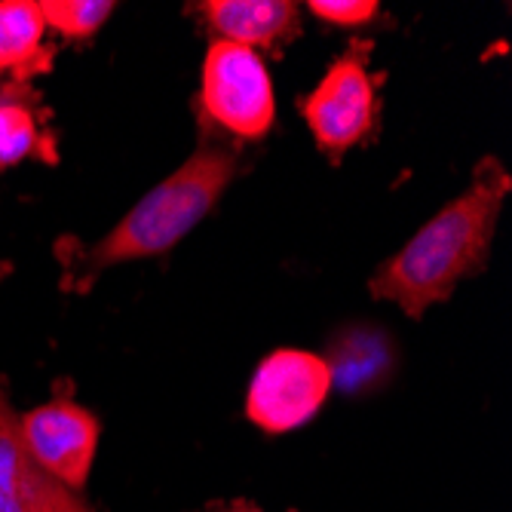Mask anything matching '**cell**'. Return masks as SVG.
Instances as JSON below:
<instances>
[{
  "label": "cell",
  "instance_id": "7a4b0ae2",
  "mask_svg": "<svg viewBox=\"0 0 512 512\" xmlns=\"http://www.w3.org/2000/svg\"><path fill=\"white\" fill-rule=\"evenodd\" d=\"M203 132L206 135L197 151L151 194L138 200L135 209L114 224L108 237H102L96 246H74L71 255H62V289L83 295L99 279V273L169 252L212 212L227 184L237 178L240 151L230 138H218L209 129Z\"/></svg>",
  "mask_w": 512,
  "mask_h": 512
},
{
  "label": "cell",
  "instance_id": "8fae6325",
  "mask_svg": "<svg viewBox=\"0 0 512 512\" xmlns=\"http://www.w3.org/2000/svg\"><path fill=\"white\" fill-rule=\"evenodd\" d=\"M393 353V341L375 325H350L332 341L329 356L322 359L329 365L332 387L341 393H365L390 378L396 362Z\"/></svg>",
  "mask_w": 512,
  "mask_h": 512
},
{
  "label": "cell",
  "instance_id": "52a82bcc",
  "mask_svg": "<svg viewBox=\"0 0 512 512\" xmlns=\"http://www.w3.org/2000/svg\"><path fill=\"white\" fill-rule=\"evenodd\" d=\"M0 512H96L31 457L7 384H0Z\"/></svg>",
  "mask_w": 512,
  "mask_h": 512
},
{
  "label": "cell",
  "instance_id": "7c38bea8",
  "mask_svg": "<svg viewBox=\"0 0 512 512\" xmlns=\"http://www.w3.org/2000/svg\"><path fill=\"white\" fill-rule=\"evenodd\" d=\"M114 13V4L102 0H43L40 16L56 34L68 40H86L96 34Z\"/></svg>",
  "mask_w": 512,
  "mask_h": 512
},
{
  "label": "cell",
  "instance_id": "3957f363",
  "mask_svg": "<svg viewBox=\"0 0 512 512\" xmlns=\"http://www.w3.org/2000/svg\"><path fill=\"white\" fill-rule=\"evenodd\" d=\"M197 117L203 129L230 142H258L276 120V96L267 65L237 43L212 40L203 62Z\"/></svg>",
  "mask_w": 512,
  "mask_h": 512
},
{
  "label": "cell",
  "instance_id": "8992f818",
  "mask_svg": "<svg viewBox=\"0 0 512 512\" xmlns=\"http://www.w3.org/2000/svg\"><path fill=\"white\" fill-rule=\"evenodd\" d=\"M19 427L31 457L40 467L59 485L80 494L89 482L99 451V417L74 399H53L19 417Z\"/></svg>",
  "mask_w": 512,
  "mask_h": 512
},
{
  "label": "cell",
  "instance_id": "30bf717a",
  "mask_svg": "<svg viewBox=\"0 0 512 512\" xmlns=\"http://www.w3.org/2000/svg\"><path fill=\"white\" fill-rule=\"evenodd\" d=\"M46 22L34 0H0V77L31 83L53 71L56 46L43 40Z\"/></svg>",
  "mask_w": 512,
  "mask_h": 512
},
{
  "label": "cell",
  "instance_id": "5bb4252c",
  "mask_svg": "<svg viewBox=\"0 0 512 512\" xmlns=\"http://www.w3.org/2000/svg\"><path fill=\"white\" fill-rule=\"evenodd\" d=\"M218 512H261V509H255V506H249V503H230V506H224V509H218Z\"/></svg>",
  "mask_w": 512,
  "mask_h": 512
},
{
  "label": "cell",
  "instance_id": "9a60e30c",
  "mask_svg": "<svg viewBox=\"0 0 512 512\" xmlns=\"http://www.w3.org/2000/svg\"><path fill=\"white\" fill-rule=\"evenodd\" d=\"M13 273V264L10 261H4V258H0V283H4V279Z\"/></svg>",
  "mask_w": 512,
  "mask_h": 512
},
{
  "label": "cell",
  "instance_id": "5b68a950",
  "mask_svg": "<svg viewBox=\"0 0 512 512\" xmlns=\"http://www.w3.org/2000/svg\"><path fill=\"white\" fill-rule=\"evenodd\" d=\"M332 393V375L322 356L310 350H276L255 368L246 417L264 433H289L304 427Z\"/></svg>",
  "mask_w": 512,
  "mask_h": 512
},
{
  "label": "cell",
  "instance_id": "277c9868",
  "mask_svg": "<svg viewBox=\"0 0 512 512\" xmlns=\"http://www.w3.org/2000/svg\"><path fill=\"white\" fill-rule=\"evenodd\" d=\"M371 50H375L371 40H353L322 74L310 96L298 102L316 148L329 160L344 157L378 129L381 105L378 77L368 68Z\"/></svg>",
  "mask_w": 512,
  "mask_h": 512
},
{
  "label": "cell",
  "instance_id": "ba28073f",
  "mask_svg": "<svg viewBox=\"0 0 512 512\" xmlns=\"http://www.w3.org/2000/svg\"><path fill=\"white\" fill-rule=\"evenodd\" d=\"M194 10L215 40L246 46L252 53H283L301 37V7L289 0H206Z\"/></svg>",
  "mask_w": 512,
  "mask_h": 512
},
{
  "label": "cell",
  "instance_id": "4fadbf2b",
  "mask_svg": "<svg viewBox=\"0 0 512 512\" xmlns=\"http://www.w3.org/2000/svg\"><path fill=\"white\" fill-rule=\"evenodd\" d=\"M307 10L325 22H332V25L359 28V25L375 19L381 7L375 4V0H313V4H307Z\"/></svg>",
  "mask_w": 512,
  "mask_h": 512
},
{
  "label": "cell",
  "instance_id": "9c48e42d",
  "mask_svg": "<svg viewBox=\"0 0 512 512\" xmlns=\"http://www.w3.org/2000/svg\"><path fill=\"white\" fill-rule=\"evenodd\" d=\"M56 163V135L46 129V108L31 83L0 86V169L22 160Z\"/></svg>",
  "mask_w": 512,
  "mask_h": 512
},
{
  "label": "cell",
  "instance_id": "6da1fadb",
  "mask_svg": "<svg viewBox=\"0 0 512 512\" xmlns=\"http://www.w3.org/2000/svg\"><path fill=\"white\" fill-rule=\"evenodd\" d=\"M512 178L497 157H485L473 184L442 206L417 234L387 258L368 279V292L393 301L411 319L451 298L460 279L479 273L488 261L497 218Z\"/></svg>",
  "mask_w": 512,
  "mask_h": 512
}]
</instances>
